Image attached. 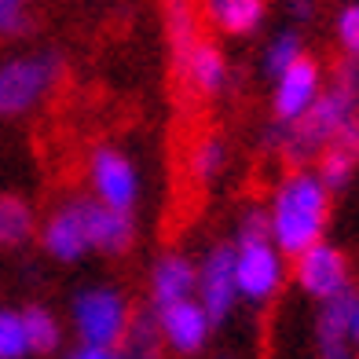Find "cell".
<instances>
[{"label": "cell", "mask_w": 359, "mask_h": 359, "mask_svg": "<svg viewBox=\"0 0 359 359\" xmlns=\"http://www.w3.org/2000/svg\"><path fill=\"white\" fill-rule=\"evenodd\" d=\"M330 198L334 194L319 184L312 169H293L279 180L268 209V227H271V246L283 257H301L323 242L330 227Z\"/></svg>", "instance_id": "cell-1"}, {"label": "cell", "mask_w": 359, "mask_h": 359, "mask_svg": "<svg viewBox=\"0 0 359 359\" xmlns=\"http://www.w3.org/2000/svg\"><path fill=\"white\" fill-rule=\"evenodd\" d=\"M352 118H359V59H348L337 70V81L319 92V100L308 107L304 118H297L293 125H283L279 154L290 165L304 169L308 161H316L337 140V133Z\"/></svg>", "instance_id": "cell-2"}, {"label": "cell", "mask_w": 359, "mask_h": 359, "mask_svg": "<svg viewBox=\"0 0 359 359\" xmlns=\"http://www.w3.org/2000/svg\"><path fill=\"white\" fill-rule=\"evenodd\" d=\"M286 264L271 238H238L235 242V286L242 297L268 304L283 290Z\"/></svg>", "instance_id": "cell-3"}, {"label": "cell", "mask_w": 359, "mask_h": 359, "mask_svg": "<svg viewBox=\"0 0 359 359\" xmlns=\"http://www.w3.org/2000/svg\"><path fill=\"white\" fill-rule=\"evenodd\" d=\"M59 74V59L48 52L37 59H11L0 67V118L26 114Z\"/></svg>", "instance_id": "cell-4"}, {"label": "cell", "mask_w": 359, "mask_h": 359, "mask_svg": "<svg viewBox=\"0 0 359 359\" xmlns=\"http://www.w3.org/2000/svg\"><path fill=\"white\" fill-rule=\"evenodd\" d=\"M348 257L341 246H330V242H316L312 250H304L301 257H293V279H297L301 293L312 301H330L337 293L352 290L348 283Z\"/></svg>", "instance_id": "cell-5"}, {"label": "cell", "mask_w": 359, "mask_h": 359, "mask_svg": "<svg viewBox=\"0 0 359 359\" xmlns=\"http://www.w3.org/2000/svg\"><path fill=\"white\" fill-rule=\"evenodd\" d=\"M77 330L92 348H114L128 326V304L114 290H88L74 304Z\"/></svg>", "instance_id": "cell-6"}, {"label": "cell", "mask_w": 359, "mask_h": 359, "mask_svg": "<svg viewBox=\"0 0 359 359\" xmlns=\"http://www.w3.org/2000/svg\"><path fill=\"white\" fill-rule=\"evenodd\" d=\"M319 92H323V70H319V62L301 55L286 74L275 77V95H271L275 125H293L297 118H304L308 107L319 100Z\"/></svg>", "instance_id": "cell-7"}, {"label": "cell", "mask_w": 359, "mask_h": 359, "mask_svg": "<svg viewBox=\"0 0 359 359\" xmlns=\"http://www.w3.org/2000/svg\"><path fill=\"white\" fill-rule=\"evenodd\" d=\"M198 290H202V312L209 319V326H217L227 319L235 304V246H213L209 257L202 260L198 271Z\"/></svg>", "instance_id": "cell-8"}, {"label": "cell", "mask_w": 359, "mask_h": 359, "mask_svg": "<svg viewBox=\"0 0 359 359\" xmlns=\"http://www.w3.org/2000/svg\"><path fill=\"white\" fill-rule=\"evenodd\" d=\"M92 184H95V194H100V202L114 213H125L136 205V169L133 161L118 151H95L92 158Z\"/></svg>", "instance_id": "cell-9"}, {"label": "cell", "mask_w": 359, "mask_h": 359, "mask_svg": "<svg viewBox=\"0 0 359 359\" xmlns=\"http://www.w3.org/2000/svg\"><path fill=\"white\" fill-rule=\"evenodd\" d=\"M355 293L359 290H345V293H337V297L319 304V312H316V348H319V359H352L348 323H352Z\"/></svg>", "instance_id": "cell-10"}, {"label": "cell", "mask_w": 359, "mask_h": 359, "mask_svg": "<svg viewBox=\"0 0 359 359\" xmlns=\"http://www.w3.org/2000/svg\"><path fill=\"white\" fill-rule=\"evenodd\" d=\"M81 217H85V231H88V246L103 250V253H125L133 246V217L114 213L103 202H88L81 198Z\"/></svg>", "instance_id": "cell-11"}, {"label": "cell", "mask_w": 359, "mask_h": 359, "mask_svg": "<svg viewBox=\"0 0 359 359\" xmlns=\"http://www.w3.org/2000/svg\"><path fill=\"white\" fill-rule=\"evenodd\" d=\"M158 326H161V337L169 341L176 352H198L209 337V319L202 312V304H191V301H180L165 312H158Z\"/></svg>", "instance_id": "cell-12"}, {"label": "cell", "mask_w": 359, "mask_h": 359, "mask_svg": "<svg viewBox=\"0 0 359 359\" xmlns=\"http://www.w3.org/2000/svg\"><path fill=\"white\" fill-rule=\"evenodd\" d=\"M44 246L59 260H77L88 250V231H85V217H81V198L67 202L62 209H55L52 220L44 227Z\"/></svg>", "instance_id": "cell-13"}, {"label": "cell", "mask_w": 359, "mask_h": 359, "mask_svg": "<svg viewBox=\"0 0 359 359\" xmlns=\"http://www.w3.org/2000/svg\"><path fill=\"white\" fill-rule=\"evenodd\" d=\"M194 283H198V279H194V268L187 264L184 257L158 260V268L151 275V304H154V312H165V308L187 301Z\"/></svg>", "instance_id": "cell-14"}, {"label": "cell", "mask_w": 359, "mask_h": 359, "mask_svg": "<svg viewBox=\"0 0 359 359\" xmlns=\"http://www.w3.org/2000/svg\"><path fill=\"white\" fill-rule=\"evenodd\" d=\"M180 81H187L198 95H217L227 85V62L220 55V48L209 41H198L194 52L187 55V67L180 70Z\"/></svg>", "instance_id": "cell-15"}, {"label": "cell", "mask_w": 359, "mask_h": 359, "mask_svg": "<svg viewBox=\"0 0 359 359\" xmlns=\"http://www.w3.org/2000/svg\"><path fill=\"white\" fill-rule=\"evenodd\" d=\"M161 341L165 337H161V326H158V312L136 308L118 341V359H161Z\"/></svg>", "instance_id": "cell-16"}, {"label": "cell", "mask_w": 359, "mask_h": 359, "mask_svg": "<svg viewBox=\"0 0 359 359\" xmlns=\"http://www.w3.org/2000/svg\"><path fill=\"white\" fill-rule=\"evenodd\" d=\"M165 29H169V44H172V67L176 77L187 67V55L198 44V15H194L191 0H165Z\"/></svg>", "instance_id": "cell-17"}, {"label": "cell", "mask_w": 359, "mask_h": 359, "mask_svg": "<svg viewBox=\"0 0 359 359\" xmlns=\"http://www.w3.org/2000/svg\"><path fill=\"white\" fill-rule=\"evenodd\" d=\"M34 235V213L19 194H0V246L15 250Z\"/></svg>", "instance_id": "cell-18"}, {"label": "cell", "mask_w": 359, "mask_h": 359, "mask_svg": "<svg viewBox=\"0 0 359 359\" xmlns=\"http://www.w3.org/2000/svg\"><path fill=\"white\" fill-rule=\"evenodd\" d=\"M22 330H26V348L37 352V355H48L59 348V323L52 319V312L41 304H29L22 312Z\"/></svg>", "instance_id": "cell-19"}, {"label": "cell", "mask_w": 359, "mask_h": 359, "mask_svg": "<svg viewBox=\"0 0 359 359\" xmlns=\"http://www.w3.org/2000/svg\"><path fill=\"white\" fill-rule=\"evenodd\" d=\"M319 161V184L330 191V194H341V191H348V184L355 180V169H359V158L345 154V151H337V147H326V151L316 158Z\"/></svg>", "instance_id": "cell-20"}, {"label": "cell", "mask_w": 359, "mask_h": 359, "mask_svg": "<svg viewBox=\"0 0 359 359\" xmlns=\"http://www.w3.org/2000/svg\"><path fill=\"white\" fill-rule=\"evenodd\" d=\"M301 55H304L301 34H297V29H283V34H275L271 44L264 48V74H268V77H279V74H286Z\"/></svg>", "instance_id": "cell-21"}, {"label": "cell", "mask_w": 359, "mask_h": 359, "mask_svg": "<svg viewBox=\"0 0 359 359\" xmlns=\"http://www.w3.org/2000/svg\"><path fill=\"white\" fill-rule=\"evenodd\" d=\"M227 161V143L220 136H202L198 143L191 147V176L198 180V184H205V180H213Z\"/></svg>", "instance_id": "cell-22"}, {"label": "cell", "mask_w": 359, "mask_h": 359, "mask_svg": "<svg viewBox=\"0 0 359 359\" xmlns=\"http://www.w3.org/2000/svg\"><path fill=\"white\" fill-rule=\"evenodd\" d=\"M264 11H268L264 0H231V4L217 15V26L227 29V34H253V29L264 22Z\"/></svg>", "instance_id": "cell-23"}, {"label": "cell", "mask_w": 359, "mask_h": 359, "mask_svg": "<svg viewBox=\"0 0 359 359\" xmlns=\"http://www.w3.org/2000/svg\"><path fill=\"white\" fill-rule=\"evenodd\" d=\"M26 355V330L22 316L0 308V359H22Z\"/></svg>", "instance_id": "cell-24"}, {"label": "cell", "mask_w": 359, "mask_h": 359, "mask_svg": "<svg viewBox=\"0 0 359 359\" xmlns=\"http://www.w3.org/2000/svg\"><path fill=\"white\" fill-rule=\"evenodd\" d=\"M334 29H337V41H341V48H345V55L359 59V4H345V8H341Z\"/></svg>", "instance_id": "cell-25"}, {"label": "cell", "mask_w": 359, "mask_h": 359, "mask_svg": "<svg viewBox=\"0 0 359 359\" xmlns=\"http://www.w3.org/2000/svg\"><path fill=\"white\" fill-rule=\"evenodd\" d=\"M26 29V0H0V34Z\"/></svg>", "instance_id": "cell-26"}, {"label": "cell", "mask_w": 359, "mask_h": 359, "mask_svg": "<svg viewBox=\"0 0 359 359\" xmlns=\"http://www.w3.org/2000/svg\"><path fill=\"white\" fill-rule=\"evenodd\" d=\"M238 238H271V227H268V213H264V209H246V213H242Z\"/></svg>", "instance_id": "cell-27"}, {"label": "cell", "mask_w": 359, "mask_h": 359, "mask_svg": "<svg viewBox=\"0 0 359 359\" xmlns=\"http://www.w3.org/2000/svg\"><path fill=\"white\" fill-rule=\"evenodd\" d=\"M330 147H337V151H345V154L359 158V118H352L345 128H341V133H337V140H334Z\"/></svg>", "instance_id": "cell-28"}, {"label": "cell", "mask_w": 359, "mask_h": 359, "mask_svg": "<svg viewBox=\"0 0 359 359\" xmlns=\"http://www.w3.org/2000/svg\"><path fill=\"white\" fill-rule=\"evenodd\" d=\"M290 15L297 22H308L316 15V0H290Z\"/></svg>", "instance_id": "cell-29"}, {"label": "cell", "mask_w": 359, "mask_h": 359, "mask_svg": "<svg viewBox=\"0 0 359 359\" xmlns=\"http://www.w3.org/2000/svg\"><path fill=\"white\" fill-rule=\"evenodd\" d=\"M70 359H118V355H110V348H92V345H85V348H77Z\"/></svg>", "instance_id": "cell-30"}, {"label": "cell", "mask_w": 359, "mask_h": 359, "mask_svg": "<svg viewBox=\"0 0 359 359\" xmlns=\"http://www.w3.org/2000/svg\"><path fill=\"white\" fill-rule=\"evenodd\" d=\"M348 337H352V348H359V293H355V304H352V323H348Z\"/></svg>", "instance_id": "cell-31"}, {"label": "cell", "mask_w": 359, "mask_h": 359, "mask_svg": "<svg viewBox=\"0 0 359 359\" xmlns=\"http://www.w3.org/2000/svg\"><path fill=\"white\" fill-rule=\"evenodd\" d=\"M227 4H231V0H205V11H209V15H213V19H217V15H220V11H224Z\"/></svg>", "instance_id": "cell-32"}]
</instances>
